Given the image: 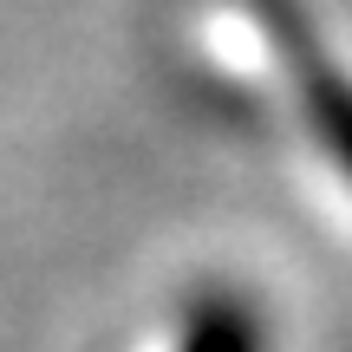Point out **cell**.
Here are the masks:
<instances>
[{
  "mask_svg": "<svg viewBox=\"0 0 352 352\" xmlns=\"http://www.w3.org/2000/svg\"><path fill=\"white\" fill-rule=\"evenodd\" d=\"M183 352H261V333H254V314L235 300H209L196 320H189Z\"/></svg>",
  "mask_w": 352,
  "mask_h": 352,
  "instance_id": "6da1fadb",
  "label": "cell"
}]
</instances>
